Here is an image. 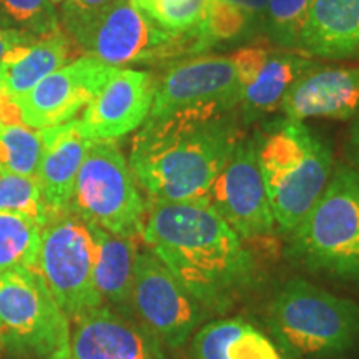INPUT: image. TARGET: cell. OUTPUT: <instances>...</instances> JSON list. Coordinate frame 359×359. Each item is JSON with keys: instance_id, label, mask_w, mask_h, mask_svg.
Listing matches in <instances>:
<instances>
[{"instance_id": "obj_23", "label": "cell", "mask_w": 359, "mask_h": 359, "mask_svg": "<svg viewBox=\"0 0 359 359\" xmlns=\"http://www.w3.org/2000/svg\"><path fill=\"white\" fill-rule=\"evenodd\" d=\"M43 148L42 130L24 123H0V172L37 177Z\"/></svg>"}, {"instance_id": "obj_11", "label": "cell", "mask_w": 359, "mask_h": 359, "mask_svg": "<svg viewBox=\"0 0 359 359\" xmlns=\"http://www.w3.org/2000/svg\"><path fill=\"white\" fill-rule=\"evenodd\" d=\"M206 200L241 240H258L276 231L255 137L241 138Z\"/></svg>"}, {"instance_id": "obj_4", "label": "cell", "mask_w": 359, "mask_h": 359, "mask_svg": "<svg viewBox=\"0 0 359 359\" xmlns=\"http://www.w3.org/2000/svg\"><path fill=\"white\" fill-rule=\"evenodd\" d=\"M294 266L359 288V170L336 165L330 182L288 235Z\"/></svg>"}, {"instance_id": "obj_25", "label": "cell", "mask_w": 359, "mask_h": 359, "mask_svg": "<svg viewBox=\"0 0 359 359\" xmlns=\"http://www.w3.org/2000/svg\"><path fill=\"white\" fill-rule=\"evenodd\" d=\"M0 25L39 39L60 29L52 0H0Z\"/></svg>"}, {"instance_id": "obj_15", "label": "cell", "mask_w": 359, "mask_h": 359, "mask_svg": "<svg viewBox=\"0 0 359 359\" xmlns=\"http://www.w3.org/2000/svg\"><path fill=\"white\" fill-rule=\"evenodd\" d=\"M72 323L70 359H168L140 321L105 304Z\"/></svg>"}, {"instance_id": "obj_24", "label": "cell", "mask_w": 359, "mask_h": 359, "mask_svg": "<svg viewBox=\"0 0 359 359\" xmlns=\"http://www.w3.org/2000/svg\"><path fill=\"white\" fill-rule=\"evenodd\" d=\"M42 224L32 218L0 212V271L35 268Z\"/></svg>"}, {"instance_id": "obj_35", "label": "cell", "mask_w": 359, "mask_h": 359, "mask_svg": "<svg viewBox=\"0 0 359 359\" xmlns=\"http://www.w3.org/2000/svg\"><path fill=\"white\" fill-rule=\"evenodd\" d=\"M346 151H348L349 160H351L353 167H356L359 170V114L354 116L351 130H349Z\"/></svg>"}, {"instance_id": "obj_5", "label": "cell", "mask_w": 359, "mask_h": 359, "mask_svg": "<svg viewBox=\"0 0 359 359\" xmlns=\"http://www.w3.org/2000/svg\"><path fill=\"white\" fill-rule=\"evenodd\" d=\"M268 326L293 356H343L359 348V303L293 278L271 302Z\"/></svg>"}, {"instance_id": "obj_20", "label": "cell", "mask_w": 359, "mask_h": 359, "mask_svg": "<svg viewBox=\"0 0 359 359\" xmlns=\"http://www.w3.org/2000/svg\"><path fill=\"white\" fill-rule=\"evenodd\" d=\"M97 241V259L93 280L102 302L115 311L135 318L132 306L133 290V268L137 257L135 238L116 236L92 226Z\"/></svg>"}, {"instance_id": "obj_34", "label": "cell", "mask_w": 359, "mask_h": 359, "mask_svg": "<svg viewBox=\"0 0 359 359\" xmlns=\"http://www.w3.org/2000/svg\"><path fill=\"white\" fill-rule=\"evenodd\" d=\"M0 123H22L19 107L13 98L4 90L2 80H0Z\"/></svg>"}, {"instance_id": "obj_9", "label": "cell", "mask_w": 359, "mask_h": 359, "mask_svg": "<svg viewBox=\"0 0 359 359\" xmlns=\"http://www.w3.org/2000/svg\"><path fill=\"white\" fill-rule=\"evenodd\" d=\"M97 241L92 228L72 212L50 215L40 230L35 269L70 323L103 306L93 271Z\"/></svg>"}, {"instance_id": "obj_17", "label": "cell", "mask_w": 359, "mask_h": 359, "mask_svg": "<svg viewBox=\"0 0 359 359\" xmlns=\"http://www.w3.org/2000/svg\"><path fill=\"white\" fill-rule=\"evenodd\" d=\"M42 132L45 148L35 178L48 213L55 215L69 210L75 180L92 140L83 135L79 120Z\"/></svg>"}, {"instance_id": "obj_18", "label": "cell", "mask_w": 359, "mask_h": 359, "mask_svg": "<svg viewBox=\"0 0 359 359\" xmlns=\"http://www.w3.org/2000/svg\"><path fill=\"white\" fill-rule=\"evenodd\" d=\"M296 48L309 57L353 58L359 55V0H313Z\"/></svg>"}, {"instance_id": "obj_1", "label": "cell", "mask_w": 359, "mask_h": 359, "mask_svg": "<svg viewBox=\"0 0 359 359\" xmlns=\"http://www.w3.org/2000/svg\"><path fill=\"white\" fill-rule=\"evenodd\" d=\"M140 238L208 313L228 311L257 281L253 255L206 198L150 200Z\"/></svg>"}, {"instance_id": "obj_22", "label": "cell", "mask_w": 359, "mask_h": 359, "mask_svg": "<svg viewBox=\"0 0 359 359\" xmlns=\"http://www.w3.org/2000/svg\"><path fill=\"white\" fill-rule=\"evenodd\" d=\"M316 65L309 57L271 50L257 79L241 93L240 107L245 122L280 110L291 87Z\"/></svg>"}, {"instance_id": "obj_28", "label": "cell", "mask_w": 359, "mask_h": 359, "mask_svg": "<svg viewBox=\"0 0 359 359\" xmlns=\"http://www.w3.org/2000/svg\"><path fill=\"white\" fill-rule=\"evenodd\" d=\"M251 25H255L253 20L241 8L222 0H210L203 20L206 45L210 48L218 42H230L243 37Z\"/></svg>"}, {"instance_id": "obj_3", "label": "cell", "mask_w": 359, "mask_h": 359, "mask_svg": "<svg viewBox=\"0 0 359 359\" xmlns=\"http://www.w3.org/2000/svg\"><path fill=\"white\" fill-rule=\"evenodd\" d=\"M253 137L276 230L290 235L325 191L333 154L320 135L296 120L266 123Z\"/></svg>"}, {"instance_id": "obj_10", "label": "cell", "mask_w": 359, "mask_h": 359, "mask_svg": "<svg viewBox=\"0 0 359 359\" xmlns=\"http://www.w3.org/2000/svg\"><path fill=\"white\" fill-rule=\"evenodd\" d=\"M132 306L135 318L168 349L185 346L208 314L150 250L135 257Z\"/></svg>"}, {"instance_id": "obj_14", "label": "cell", "mask_w": 359, "mask_h": 359, "mask_svg": "<svg viewBox=\"0 0 359 359\" xmlns=\"http://www.w3.org/2000/svg\"><path fill=\"white\" fill-rule=\"evenodd\" d=\"M156 79L151 72L116 69L79 120L92 142H116L140 128L154 103Z\"/></svg>"}, {"instance_id": "obj_36", "label": "cell", "mask_w": 359, "mask_h": 359, "mask_svg": "<svg viewBox=\"0 0 359 359\" xmlns=\"http://www.w3.org/2000/svg\"><path fill=\"white\" fill-rule=\"evenodd\" d=\"M52 2H62V0H52Z\"/></svg>"}, {"instance_id": "obj_16", "label": "cell", "mask_w": 359, "mask_h": 359, "mask_svg": "<svg viewBox=\"0 0 359 359\" xmlns=\"http://www.w3.org/2000/svg\"><path fill=\"white\" fill-rule=\"evenodd\" d=\"M280 110L288 120H348L359 114V69L316 65L296 82Z\"/></svg>"}, {"instance_id": "obj_6", "label": "cell", "mask_w": 359, "mask_h": 359, "mask_svg": "<svg viewBox=\"0 0 359 359\" xmlns=\"http://www.w3.org/2000/svg\"><path fill=\"white\" fill-rule=\"evenodd\" d=\"M65 32L87 55L115 69L163 64L208 48L203 34L170 32L135 0H115Z\"/></svg>"}, {"instance_id": "obj_29", "label": "cell", "mask_w": 359, "mask_h": 359, "mask_svg": "<svg viewBox=\"0 0 359 359\" xmlns=\"http://www.w3.org/2000/svg\"><path fill=\"white\" fill-rule=\"evenodd\" d=\"M313 0H269L266 25L271 39L286 48H296L299 30Z\"/></svg>"}, {"instance_id": "obj_31", "label": "cell", "mask_w": 359, "mask_h": 359, "mask_svg": "<svg viewBox=\"0 0 359 359\" xmlns=\"http://www.w3.org/2000/svg\"><path fill=\"white\" fill-rule=\"evenodd\" d=\"M115 0H67L62 8V22L65 29L97 15Z\"/></svg>"}, {"instance_id": "obj_8", "label": "cell", "mask_w": 359, "mask_h": 359, "mask_svg": "<svg viewBox=\"0 0 359 359\" xmlns=\"http://www.w3.org/2000/svg\"><path fill=\"white\" fill-rule=\"evenodd\" d=\"M69 212L111 235H142L147 203L116 142L90 143L75 180Z\"/></svg>"}, {"instance_id": "obj_32", "label": "cell", "mask_w": 359, "mask_h": 359, "mask_svg": "<svg viewBox=\"0 0 359 359\" xmlns=\"http://www.w3.org/2000/svg\"><path fill=\"white\" fill-rule=\"evenodd\" d=\"M222 2L231 4V6L241 8V11L248 13L253 24L266 20L269 0H222Z\"/></svg>"}, {"instance_id": "obj_13", "label": "cell", "mask_w": 359, "mask_h": 359, "mask_svg": "<svg viewBox=\"0 0 359 359\" xmlns=\"http://www.w3.org/2000/svg\"><path fill=\"white\" fill-rule=\"evenodd\" d=\"M115 67L90 55L77 57L17 98L20 120L35 130L52 128L75 120L100 92Z\"/></svg>"}, {"instance_id": "obj_27", "label": "cell", "mask_w": 359, "mask_h": 359, "mask_svg": "<svg viewBox=\"0 0 359 359\" xmlns=\"http://www.w3.org/2000/svg\"><path fill=\"white\" fill-rule=\"evenodd\" d=\"M135 2L170 32L203 34V20L210 0H135Z\"/></svg>"}, {"instance_id": "obj_2", "label": "cell", "mask_w": 359, "mask_h": 359, "mask_svg": "<svg viewBox=\"0 0 359 359\" xmlns=\"http://www.w3.org/2000/svg\"><path fill=\"white\" fill-rule=\"evenodd\" d=\"M243 137L236 110L148 116L135 135L128 163L150 200H205Z\"/></svg>"}, {"instance_id": "obj_7", "label": "cell", "mask_w": 359, "mask_h": 359, "mask_svg": "<svg viewBox=\"0 0 359 359\" xmlns=\"http://www.w3.org/2000/svg\"><path fill=\"white\" fill-rule=\"evenodd\" d=\"M70 320L35 268L0 271V351L24 359H70Z\"/></svg>"}, {"instance_id": "obj_19", "label": "cell", "mask_w": 359, "mask_h": 359, "mask_svg": "<svg viewBox=\"0 0 359 359\" xmlns=\"http://www.w3.org/2000/svg\"><path fill=\"white\" fill-rule=\"evenodd\" d=\"M75 42L65 30L34 39L13 47L0 64L4 90L13 100L24 97L45 77L74 60Z\"/></svg>"}, {"instance_id": "obj_33", "label": "cell", "mask_w": 359, "mask_h": 359, "mask_svg": "<svg viewBox=\"0 0 359 359\" xmlns=\"http://www.w3.org/2000/svg\"><path fill=\"white\" fill-rule=\"evenodd\" d=\"M30 40H34V37H29V35L0 25V64H2V60L7 57V53L11 52L13 47H17V45L20 43L30 42Z\"/></svg>"}, {"instance_id": "obj_26", "label": "cell", "mask_w": 359, "mask_h": 359, "mask_svg": "<svg viewBox=\"0 0 359 359\" xmlns=\"http://www.w3.org/2000/svg\"><path fill=\"white\" fill-rule=\"evenodd\" d=\"M0 212L32 218L43 226L50 218L35 177L0 172Z\"/></svg>"}, {"instance_id": "obj_30", "label": "cell", "mask_w": 359, "mask_h": 359, "mask_svg": "<svg viewBox=\"0 0 359 359\" xmlns=\"http://www.w3.org/2000/svg\"><path fill=\"white\" fill-rule=\"evenodd\" d=\"M269 53H271V48L263 47V45H250V47L241 48V50H238L236 53L230 55L233 65H235L241 93H243V90L257 79L258 72L262 70V67L264 62H266Z\"/></svg>"}, {"instance_id": "obj_21", "label": "cell", "mask_w": 359, "mask_h": 359, "mask_svg": "<svg viewBox=\"0 0 359 359\" xmlns=\"http://www.w3.org/2000/svg\"><path fill=\"white\" fill-rule=\"evenodd\" d=\"M191 359H285L276 344L241 318L200 326L190 343Z\"/></svg>"}, {"instance_id": "obj_12", "label": "cell", "mask_w": 359, "mask_h": 359, "mask_svg": "<svg viewBox=\"0 0 359 359\" xmlns=\"http://www.w3.org/2000/svg\"><path fill=\"white\" fill-rule=\"evenodd\" d=\"M241 88L231 57L201 55L177 62L156 79L148 116L187 110H236Z\"/></svg>"}]
</instances>
